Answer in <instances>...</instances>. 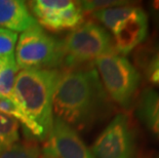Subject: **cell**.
Masks as SVG:
<instances>
[{
  "instance_id": "52a82bcc",
  "label": "cell",
  "mask_w": 159,
  "mask_h": 158,
  "mask_svg": "<svg viewBox=\"0 0 159 158\" xmlns=\"http://www.w3.org/2000/svg\"><path fill=\"white\" fill-rule=\"evenodd\" d=\"M43 149L55 158H94L78 132L57 117Z\"/></svg>"
},
{
  "instance_id": "cb8c5ba5",
  "label": "cell",
  "mask_w": 159,
  "mask_h": 158,
  "mask_svg": "<svg viewBox=\"0 0 159 158\" xmlns=\"http://www.w3.org/2000/svg\"><path fill=\"white\" fill-rule=\"evenodd\" d=\"M0 68H1V59H0Z\"/></svg>"
},
{
  "instance_id": "ac0fdd59",
  "label": "cell",
  "mask_w": 159,
  "mask_h": 158,
  "mask_svg": "<svg viewBox=\"0 0 159 158\" xmlns=\"http://www.w3.org/2000/svg\"><path fill=\"white\" fill-rule=\"evenodd\" d=\"M143 69L148 81L152 85L159 86V46L146 55L143 60Z\"/></svg>"
},
{
  "instance_id": "ffe728a7",
  "label": "cell",
  "mask_w": 159,
  "mask_h": 158,
  "mask_svg": "<svg viewBox=\"0 0 159 158\" xmlns=\"http://www.w3.org/2000/svg\"><path fill=\"white\" fill-rule=\"evenodd\" d=\"M18 38L16 32L0 28V59L13 55Z\"/></svg>"
},
{
  "instance_id": "d6986e66",
  "label": "cell",
  "mask_w": 159,
  "mask_h": 158,
  "mask_svg": "<svg viewBox=\"0 0 159 158\" xmlns=\"http://www.w3.org/2000/svg\"><path fill=\"white\" fill-rule=\"evenodd\" d=\"M83 12H94L102 9L128 5L131 2L122 0H89V1H77Z\"/></svg>"
},
{
  "instance_id": "e0dca14e",
  "label": "cell",
  "mask_w": 159,
  "mask_h": 158,
  "mask_svg": "<svg viewBox=\"0 0 159 158\" xmlns=\"http://www.w3.org/2000/svg\"><path fill=\"white\" fill-rule=\"evenodd\" d=\"M41 149L35 140L16 143L0 154V158H39Z\"/></svg>"
},
{
  "instance_id": "7402d4cb",
  "label": "cell",
  "mask_w": 159,
  "mask_h": 158,
  "mask_svg": "<svg viewBox=\"0 0 159 158\" xmlns=\"http://www.w3.org/2000/svg\"><path fill=\"white\" fill-rule=\"evenodd\" d=\"M39 158H55V157H53V156L52 155V154H49L46 150H44V149L42 148V149H41V153H40Z\"/></svg>"
},
{
  "instance_id": "ba28073f",
  "label": "cell",
  "mask_w": 159,
  "mask_h": 158,
  "mask_svg": "<svg viewBox=\"0 0 159 158\" xmlns=\"http://www.w3.org/2000/svg\"><path fill=\"white\" fill-rule=\"evenodd\" d=\"M148 36V16L141 7L113 32L115 52L125 56L141 44Z\"/></svg>"
},
{
  "instance_id": "7c38bea8",
  "label": "cell",
  "mask_w": 159,
  "mask_h": 158,
  "mask_svg": "<svg viewBox=\"0 0 159 158\" xmlns=\"http://www.w3.org/2000/svg\"><path fill=\"white\" fill-rule=\"evenodd\" d=\"M0 111L6 115L12 117L25 127V133L29 140L45 141V136L42 129L32 118H30L23 108L13 100L0 97Z\"/></svg>"
},
{
  "instance_id": "4fadbf2b",
  "label": "cell",
  "mask_w": 159,
  "mask_h": 158,
  "mask_svg": "<svg viewBox=\"0 0 159 158\" xmlns=\"http://www.w3.org/2000/svg\"><path fill=\"white\" fill-rule=\"evenodd\" d=\"M137 8L138 6L128 4L102 9V11H94L91 15L93 19H96L103 25L105 29H109L113 33L124 21H126L129 16L134 15Z\"/></svg>"
},
{
  "instance_id": "5bb4252c",
  "label": "cell",
  "mask_w": 159,
  "mask_h": 158,
  "mask_svg": "<svg viewBox=\"0 0 159 158\" xmlns=\"http://www.w3.org/2000/svg\"><path fill=\"white\" fill-rule=\"evenodd\" d=\"M19 67L16 65L15 53L1 58L0 68V97L13 100L15 87Z\"/></svg>"
},
{
  "instance_id": "6da1fadb",
  "label": "cell",
  "mask_w": 159,
  "mask_h": 158,
  "mask_svg": "<svg viewBox=\"0 0 159 158\" xmlns=\"http://www.w3.org/2000/svg\"><path fill=\"white\" fill-rule=\"evenodd\" d=\"M96 67L59 69L52 96L53 117L77 132H86L112 112Z\"/></svg>"
},
{
  "instance_id": "277c9868",
  "label": "cell",
  "mask_w": 159,
  "mask_h": 158,
  "mask_svg": "<svg viewBox=\"0 0 159 158\" xmlns=\"http://www.w3.org/2000/svg\"><path fill=\"white\" fill-rule=\"evenodd\" d=\"M101 82L111 102L129 109L137 100L141 74L125 56L110 53L93 62Z\"/></svg>"
},
{
  "instance_id": "44dd1931",
  "label": "cell",
  "mask_w": 159,
  "mask_h": 158,
  "mask_svg": "<svg viewBox=\"0 0 159 158\" xmlns=\"http://www.w3.org/2000/svg\"><path fill=\"white\" fill-rule=\"evenodd\" d=\"M151 12L154 16L155 22H159V0L151 2Z\"/></svg>"
},
{
  "instance_id": "9a60e30c",
  "label": "cell",
  "mask_w": 159,
  "mask_h": 158,
  "mask_svg": "<svg viewBox=\"0 0 159 158\" xmlns=\"http://www.w3.org/2000/svg\"><path fill=\"white\" fill-rule=\"evenodd\" d=\"M20 141V123L0 111V154Z\"/></svg>"
},
{
  "instance_id": "7a4b0ae2",
  "label": "cell",
  "mask_w": 159,
  "mask_h": 158,
  "mask_svg": "<svg viewBox=\"0 0 159 158\" xmlns=\"http://www.w3.org/2000/svg\"><path fill=\"white\" fill-rule=\"evenodd\" d=\"M59 69L21 70L13 87V101L41 127L45 140L53 124L52 96Z\"/></svg>"
},
{
  "instance_id": "603a6c76",
  "label": "cell",
  "mask_w": 159,
  "mask_h": 158,
  "mask_svg": "<svg viewBox=\"0 0 159 158\" xmlns=\"http://www.w3.org/2000/svg\"><path fill=\"white\" fill-rule=\"evenodd\" d=\"M149 158H159V154H154V155L150 156Z\"/></svg>"
},
{
  "instance_id": "30bf717a",
  "label": "cell",
  "mask_w": 159,
  "mask_h": 158,
  "mask_svg": "<svg viewBox=\"0 0 159 158\" xmlns=\"http://www.w3.org/2000/svg\"><path fill=\"white\" fill-rule=\"evenodd\" d=\"M137 117L146 129L159 140V93L146 88L138 97Z\"/></svg>"
},
{
  "instance_id": "8992f818",
  "label": "cell",
  "mask_w": 159,
  "mask_h": 158,
  "mask_svg": "<svg viewBox=\"0 0 159 158\" xmlns=\"http://www.w3.org/2000/svg\"><path fill=\"white\" fill-rule=\"evenodd\" d=\"M90 150L94 158H137V133L129 117L124 113L115 115Z\"/></svg>"
},
{
  "instance_id": "8fae6325",
  "label": "cell",
  "mask_w": 159,
  "mask_h": 158,
  "mask_svg": "<svg viewBox=\"0 0 159 158\" xmlns=\"http://www.w3.org/2000/svg\"><path fill=\"white\" fill-rule=\"evenodd\" d=\"M38 23L43 29L49 30V31H63V30H74L77 27L84 23V12L81 11L78 2L71 7L65 11L52 13V15L43 16L41 19L37 20Z\"/></svg>"
},
{
  "instance_id": "9c48e42d",
  "label": "cell",
  "mask_w": 159,
  "mask_h": 158,
  "mask_svg": "<svg viewBox=\"0 0 159 158\" xmlns=\"http://www.w3.org/2000/svg\"><path fill=\"white\" fill-rule=\"evenodd\" d=\"M37 24L26 2L21 0H0V28L24 32Z\"/></svg>"
},
{
  "instance_id": "3957f363",
  "label": "cell",
  "mask_w": 159,
  "mask_h": 158,
  "mask_svg": "<svg viewBox=\"0 0 159 158\" xmlns=\"http://www.w3.org/2000/svg\"><path fill=\"white\" fill-rule=\"evenodd\" d=\"M62 45L63 68L89 65L100 56L116 52L113 37L102 25L93 21L84 22L68 33L62 40Z\"/></svg>"
},
{
  "instance_id": "2e32d148",
  "label": "cell",
  "mask_w": 159,
  "mask_h": 158,
  "mask_svg": "<svg viewBox=\"0 0 159 158\" xmlns=\"http://www.w3.org/2000/svg\"><path fill=\"white\" fill-rule=\"evenodd\" d=\"M75 4V1L70 0H36L30 1L29 7L33 13L35 20L41 19L43 16L52 15V13L65 11Z\"/></svg>"
},
{
  "instance_id": "5b68a950",
  "label": "cell",
  "mask_w": 159,
  "mask_h": 158,
  "mask_svg": "<svg viewBox=\"0 0 159 158\" xmlns=\"http://www.w3.org/2000/svg\"><path fill=\"white\" fill-rule=\"evenodd\" d=\"M16 62L22 70H53L63 66L62 40L35 24L24 31L16 45Z\"/></svg>"
}]
</instances>
